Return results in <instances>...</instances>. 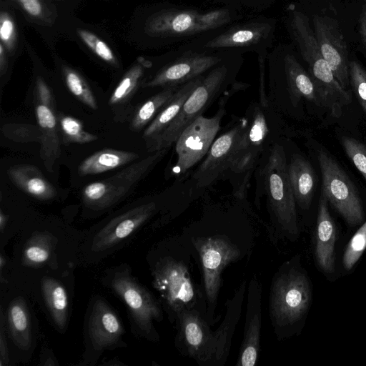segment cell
Masks as SVG:
<instances>
[{"label": "cell", "mask_w": 366, "mask_h": 366, "mask_svg": "<svg viewBox=\"0 0 366 366\" xmlns=\"http://www.w3.org/2000/svg\"><path fill=\"white\" fill-rule=\"evenodd\" d=\"M244 18V12L234 7L201 10L157 3L137 12L132 34L139 46L157 49L184 43Z\"/></svg>", "instance_id": "cell-1"}, {"label": "cell", "mask_w": 366, "mask_h": 366, "mask_svg": "<svg viewBox=\"0 0 366 366\" xmlns=\"http://www.w3.org/2000/svg\"><path fill=\"white\" fill-rule=\"evenodd\" d=\"M243 54L234 52L224 61L203 74L199 84L187 98L169 125L147 144L150 152L169 148L182 131L209 107L235 79L243 64Z\"/></svg>", "instance_id": "cell-2"}, {"label": "cell", "mask_w": 366, "mask_h": 366, "mask_svg": "<svg viewBox=\"0 0 366 366\" xmlns=\"http://www.w3.org/2000/svg\"><path fill=\"white\" fill-rule=\"evenodd\" d=\"M311 297L306 274L292 262L282 264L272 278L269 299V317L278 337L301 320Z\"/></svg>", "instance_id": "cell-3"}, {"label": "cell", "mask_w": 366, "mask_h": 366, "mask_svg": "<svg viewBox=\"0 0 366 366\" xmlns=\"http://www.w3.org/2000/svg\"><path fill=\"white\" fill-rule=\"evenodd\" d=\"M240 21V20H239ZM237 21L207 32L187 42L205 51H234L242 54H268L273 47L277 21L274 17L259 15Z\"/></svg>", "instance_id": "cell-4"}, {"label": "cell", "mask_w": 366, "mask_h": 366, "mask_svg": "<svg viewBox=\"0 0 366 366\" xmlns=\"http://www.w3.org/2000/svg\"><path fill=\"white\" fill-rule=\"evenodd\" d=\"M285 23L289 34L309 67V74L317 84L335 102L348 104L351 94L345 90L335 78L324 59L309 17L295 4L286 9Z\"/></svg>", "instance_id": "cell-5"}, {"label": "cell", "mask_w": 366, "mask_h": 366, "mask_svg": "<svg viewBox=\"0 0 366 366\" xmlns=\"http://www.w3.org/2000/svg\"><path fill=\"white\" fill-rule=\"evenodd\" d=\"M234 52L237 51L201 50L186 41L158 57L160 66L149 80L144 81L142 86H180L207 73Z\"/></svg>", "instance_id": "cell-6"}, {"label": "cell", "mask_w": 366, "mask_h": 366, "mask_svg": "<svg viewBox=\"0 0 366 366\" xmlns=\"http://www.w3.org/2000/svg\"><path fill=\"white\" fill-rule=\"evenodd\" d=\"M153 285L173 320L184 310L207 313L204 294L193 282L189 265L179 257H165L156 264Z\"/></svg>", "instance_id": "cell-7"}, {"label": "cell", "mask_w": 366, "mask_h": 366, "mask_svg": "<svg viewBox=\"0 0 366 366\" xmlns=\"http://www.w3.org/2000/svg\"><path fill=\"white\" fill-rule=\"evenodd\" d=\"M264 187L274 223L288 237L299 234L295 198L283 147L274 144L263 170Z\"/></svg>", "instance_id": "cell-8"}, {"label": "cell", "mask_w": 366, "mask_h": 366, "mask_svg": "<svg viewBox=\"0 0 366 366\" xmlns=\"http://www.w3.org/2000/svg\"><path fill=\"white\" fill-rule=\"evenodd\" d=\"M268 134V125L262 109L256 107L252 112L233 150L225 175L233 186V194L243 198L255 163L262 152Z\"/></svg>", "instance_id": "cell-9"}, {"label": "cell", "mask_w": 366, "mask_h": 366, "mask_svg": "<svg viewBox=\"0 0 366 366\" xmlns=\"http://www.w3.org/2000/svg\"><path fill=\"white\" fill-rule=\"evenodd\" d=\"M267 65L268 75L283 80L295 105L302 98L317 106L329 104L331 99L303 68L290 46H273L267 54Z\"/></svg>", "instance_id": "cell-10"}, {"label": "cell", "mask_w": 366, "mask_h": 366, "mask_svg": "<svg viewBox=\"0 0 366 366\" xmlns=\"http://www.w3.org/2000/svg\"><path fill=\"white\" fill-rule=\"evenodd\" d=\"M168 149L153 152L115 175L86 185L82 192L84 204L92 209H104L117 203L166 155Z\"/></svg>", "instance_id": "cell-11"}, {"label": "cell", "mask_w": 366, "mask_h": 366, "mask_svg": "<svg viewBox=\"0 0 366 366\" xmlns=\"http://www.w3.org/2000/svg\"><path fill=\"white\" fill-rule=\"evenodd\" d=\"M201 260L203 288L207 305L206 317L212 323L217 300L222 285V273L226 266L241 255L237 246L224 236L215 235L192 240Z\"/></svg>", "instance_id": "cell-12"}, {"label": "cell", "mask_w": 366, "mask_h": 366, "mask_svg": "<svg viewBox=\"0 0 366 366\" xmlns=\"http://www.w3.org/2000/svg\"><path fill=\"white\" fill-rule=\"evenodd\" d=\"M317 159L322 173V193L350 225L360 224L364 219L362 202L349 177L325 151L318 152Z\"/></svg>", "instance_id": "cell-13"}, {"label": "cell", "mask_w": 366, "mask_h": 366, "mask_svg": "<svg viewBox=\"0 0 366 366\" xmlns=\"http://www.w3.org/2000/svg\"><path fill=\"white\" fill-rule=\"evenodd\" d=\"M197 310H184L176 318V340L179 351L203 366H215V332L204 315Z\"/></svg>", "instance_id": "cell-14"}, {"label": "cell", "mask_w": 366, "mask_h": 366, "mask_svg": "<svg viewBox=\"0 0 366 366\" xmlns=\"http://www.w3.org/2000/svg\"><path fill=\"white\" fill-rule=\"evenodd\" d=\"M224 114L223 107H219L213 117L201 115L182 131L175 142L179 174L184 173L206 156L220 129Z\"/></svg>", "instance_id": "cell-15"}, {"label": "cell", "mask_w": 366, "mask_h": 366, "mask_svg": "<svg viewBox=\"0 0 366 366\" xmlns=\"http://www.w3.org/2000/svg\"><path fill=\"white\" fill-rule=\"evenodd\" d=\"M113 290L128 306L139 331L148 338L157 340L154 321L162 318V308L144 286L125 272H117L111 282Z\"/></svg>", "instance_id": "cell-16"}, {"label": "cell", "mask_w": 366, "mask_h": 366, "mask_svg": "<svg viewBox=\"0 0 366 366\" xmlns=\"http://www.w3.org/2000/svg\"><path fill=\"white\" fill-rule=\"evenodd\" d=\"M312 25L324 59L341 86L347 91L350 61L347 44L338 22L330 16L315 14Z\"/></svg>", "instance_id": "cell-17"}, {"label": "cell", "mask_w": 366, "mask_h": 366, "mask_svg": "<svg viewBox=\"0 0 366 366\" xmlns=\"http://www.w3.org/2000/svg\"><path fill=\"white\" fill-rule=\"evenodd\" d=\"M246 119L219 137L210 147L203 162L192 176L197 188H206L226 174L235 144L244 129Z\"/></svg>", "instance_id": "cell-18"}, {"label": "cell", "mask_w": 366, "mask_h": 366, "mask_svg": "<svg viewBox=\"0 0 366 366\" xmlns=\"http://www.w3.org/2000/svg\"><path fill=\"white\" fill-rule=\"evenodd\" d=\"M261 312L262 286L253 275L248 286L243 339L236 366L256 364L260 350Z\"/></svg>", "instance_id": "cell-19"}, {"label": "cell", "mask_w": 366, "mask_h": 366, "mask_svg": "<svg viewBox=\"0 0 366 366\" xmlns=\"http://www.w3.org/2000/svg\"><path fill=\"white\" fill-rule=\"evenodd\" d=\"M156 204L149 202L136 207L112 219L94 236L93 251L109 249L127 237L142 225L154 212Z\"/></svg>", "instance_id": "cell-20"}, {"label": "cell", "mask_w": 366, "mask_h": 366, "mask_svg": "<svg viewBox=\"0 0 366 366\" xmlns=\"http://www.w3.org/2000/svg\"><path fill=\"white\" fill-rule=\"evenodd\" d=\"M21 14L24 22L34 28L53 48L59 19V3L63 0H6Z\"/></svg>", "instance_id": "cell-21"}, {"label": "cell", "mask_w": 366, "mask_h": 366, "mask_svg": "<svg viewBox=\"0 0 366 366\" xmlns=\"http://www.w3.org/2000/svg\"><path fill=\"white\" fill-rule=\"evenodd\" d=\"M65 30L69 36L92 56L112 67H120L114 45L103 31L76 18L66 23Z\"/></svg>", "instance_id": "cell-22"}, {"label": "cell", "mask_w": 366, "mask_h": 366, "mask_svg": "<svg viewBox=\"0 0 366 366\" xmlns=\"http://www.w3.org/2000/svg\"><path fill=\"white\" fill-rule=\"evenodd\" d=\"M89 335L96 350L109 348L117 343L124 332L115 312L103 300H97L88 324Z\"/></svg>", "instance_id": "cell-23"}, {"label": "cell", "mask_w": 366, "mask_h": 366, "mask_svg": "<svg viewBox=\"0 0 366 366\" xmlns=\"http://www.w3.org/2000/svg\"><path fill=\"white\" fill-rule=\"evenodd\" d=\"M327 202L322 193L318 207L315 254L320 269L325 272L332 273L335 270L336 227L330 214Z\"/></svg>", "instance_id": "cell-24"}, {"label": "cell", "mask_w": 366, "mask_h": 366, "mask_svg": "<svg viewBox=\"0 0 366 366\" xmlns=\"http://www.w3.org/2000/svg\"><path fill=\"white\" fill-rule=\"evenodd\" d=\"M247 282L244 280L234 296L226 302V313L220 326L214 331L217 339L215 366L224 365L231 347L232 338L240 317Z\"/></svg>", "instance_id": "cell-25"}, {"label": "cell", "mask_w": 366, "mask_h": 366, "mask_svg": "<svg viewBox=\"0 0 366 366\" xmlns=\"http://www.w3.org/2000/svg\"><path fill=\"white\" fill-rule=\"evenodd\" d=\"M22 16L6 0L0 1V44L11 59H15L25 49Z\"/></svg>", "instance_id": "cell-26"}, {"label": "cell", "mask_w": 366, "mask_h": 366, "mask_svg": "<svg viewBox=\"0 0 366 366\" xmlns=\"http://www.w3.org/2000/svg\"><path fill=\"white\" fill-rule=\"evenodd\" d=\"M202 76L203 74L179 86L171 99L144 130L143 137L147 144L157 137L175 119L187 98L201 81Z\"/></svg>", "instance_id": "cell-27"}, {"label": "cell", "mask_w": 366, "mask_h": 366, "mask_svg": "<svg viewBox=\"0 0 366 366\" xmlns=\"http://www.w3.org/2000/svg\"><path fill=\"white\" fill-rule=\"evenodd\" d=\"M36 116L40 128L41 157L45 167L52 171L55 160L60 155L56 121L51 104L39 101L36 107Z\"/></svg>", "instance_id": "cell-28"}, {"label": "cell", "mask_w": 366, "mask_h": 366, "mask_svg": "<svg viewBox=\"0 0 366 366\" xmlns=\"http://www.w3.org/2000/svg\"><path fill=\"white\" fill-rule=\"evenodd\" d=\"M11 181L19 189L39 199H50L56 195L53 185L40 170L32 165L19 164L7 172Z\"/></svg>", "instance_id": "cell-29"}, {"label": "cell", "mask_w": 366, "mask_h": 366, "mask_svg": "<svg viewBox=\"0 0 366 366\" xmlns=\"http://www.w3.org/2000/svg\"><path fill=\"white\" fill-rule=\"evenodd\" d=\"M290 182L295 201L302 209L311 202L315 189V173L310 162L300 154H294L288 164Z\"/></svg>", "instance_id": "cell-30"}, {"label": "cell", "mask_w": 366, "mask_h": 366, "mask_svg": "<svg viewBox=\"0 0 366 366\" xmlns=\"http://www.w3.org/2000/svg\"><path fill=\"white\" fill-rule=\"evenodd\" d=\"M139 158L137 153L117 149L99 151L85 159L79 166L81 176L93 175L117 169Z\"/></svg>", "instance_id": "cell-31"}, {"label": "cell", "mask_w": 366, "mask_h": 366, "mask_svg": "<svg viewBox=\"0 0 366 366\" xmlns=\"http://www.w3.org/2000/svg\"><path fill=\"white\" fill-rule=\"evenodd\" d=\"M152 65V60L144 56L137 57L115 87L109 98V104L114 105L125 102L139 85L142 84L147 71L150 69Z\"/></svg>", "instance_id": "cell-32"}, {"label": "cell", "mask_w": 366, "mask_h": 366, "mask_svg": "<svg viewBox=\"0 0 366 366\" xmlns=\"http://www.w3.org/2000/svg\"><path fill=\"white\" fill-rule=\"evenodd\" d=\"M8 322L14 343L20 349H29L31 342V322L26 305L22 298H16L11 302Z\"/></svg>", "instance_id": "cell-33"}, {"label": "cell", "mask_w": 366, "mask_h": 366, "mask_svg": "<svg viewBox=\"0 0 366 366\" xmlns=\"http://www.w3.org/2000/svg\"><path fill=\"white\" fill-rule=\"evenodd\" d=\"M41 289L47 307L56 325L64 329L68 314V296L61 284L51 277H44Z\"/></svg>", "instance_id": "cell-34"}, {"label": "cell", "mask_w": 366, "mask_h": 366, "mask_svg": "<svg viewBox=\"0 0 366 366\" xmlns=\"http://www.w3.org/2000/svg\"><path fill=\"white\" fill-rule=\"evenodd\" d=\"M179 86H167L144 102L136 111L131 122L132 129L140 130L152 121L171 99Z\"/></svg>", "instance_id": "cell-35"}, {"label": "cell", "mask_w": 366, "mask_h": 366, "mask_svg": "<svg viewBox=\"0 0 366 366\" xmlns=\"http://www.w3.org/2000/svg\"><path fill=\"white\" fill-rule=\"evenodd\" d=\"M54 58L59 65L62 78L69 90L84 104L97 109L95 97L84 76L79 71L64 63L56 55Z\"/></svg>", "instance_id": "cell-36"}, {"label": "cell", "mask_w": 366, "mask_h": 366, "mask_svg": "<svg viewBox=\"0 0 366 366\" xmlns=\"http://www.w3.org/2000/svg\"><path fill=\"white\" fill-rule=\"evenodd\" d=\"M366 249V221L350 240L342 257V264L350 270Z\"/></svg>", "instance_id": "cell-37"}, {"label": "cell", "mask_w": 366, "mask_h": 366, "mask_svg": "<svg viewBox=\"0 0 366 366\" xmlns=\"http://www.w3.org/2000/svg\"><path fill=\"white\" fill-rule=\"evenodd\" d=\"M341 142L347 157L366 180V145L346 136L342 137Z\"/></svg>", "instance_id": "cell-38"}, {"label": "cell", "mask_w": 366, "mask_h": 366, "mask_svg": "<svg viewBox=\"0 0 366 366\" xmlns=\"http://www.w3.org/2000/svg\"><path fill=\"white\" fill-rule=\"evenodd\" d=\"M60 126L64 136L72 142L88 143L97 139V136L85 132L81 123L71 117H64L60 119Z\"/></svg>", "instance_id": "cell-39"}, {"label": "cell", "mask_w": 366, "mask_h": 366, "mask_svg": "<svg viewBox=\"0 0 366 366\" xmlns=\"http://www.w3.org/2000/svg\"><path fill=\"white\" fill-rule=\"evenodd\" d=\"M350 81L366 114V70L357 61L349 62Z\"/></svg>", "instance_id": "cell-40"}, {"label": "cell", "mask_w": 366, "mask_h": 366, "mask_svg": "<svg viewBox=\"0 0 366 366\" xmlns=\"http://www.w3.org/2000/svg\"><path fill=\"white\" fill-rule=\"evenodd\" d=\"M214 4H222V6L234 7L254 13H259L272 7L277 0H207Z\"/></svg>", "instance_id": "cell-41"}, {"label": "cell", "mask_w": 366, "mask_h": 366, "mask_svg": "<svg viewBox=\"0 0 366 366\" xmlns=\"http://www.w3.org/2000/svg\"><path fill=\"white\" fill-rule=\"evenodd\" d=\"M50 256V249L45 241L36 239L26 247L23 253L24 262L34 265L46 262Z\"/></svg>", "instance_id": "cell-42"}, {"label": "cell", "mask_w": 366, "mask_h": 366, "mask_svg": "<svg viewBox=\"0 0 366 366\" xmlns=\"http://www.w3.org/2000/svg\"><path fill=\"white\" fill-rule=\"evenodd\" d=\"M267 54H258L257 62L259 71V81H260V102L263 107H266L268 104V100L267 99L265 94V79H266V66H267Z\"/></svg>", "instance_id": "cell-43"}, {"label": "cell", "mask_w": 366, "mask_h": 366, "mask_svg": "<svg viewBox=\"0 0 366 366\" xmlns=\"http://www.w3.org/2000/svg\"><path fill=\"white\" fill-rule=\"evenodd\" d=\"M3 314L1 313V335H0V365H7L9 362V354L6 341L3 331Z\"/></svg>", "instance_id": "cell-44"}, {"label": "cell", "mask_w": 366, "mask_h": 366, "mask_svg": "<svg viewBox=\"0 0 366 366\" xmlns=\"http://www.w3.org/2000/svg\"><path fill=\"white\" fill-rule=\"evenodd\" d=\"M11 61L12 59L4 47L0 44V75L1 77L7 74Z\"/></svg>", "instance_id": "cell-45"}, {"label": "cell", "mask_w": 366, "mask_h": 366, "mask_svg": "<svg viewBox=\"0 0 366 366\" xmlns=\"http://www.w3.org/2000/svg\"><path fill=\"white\" fill-rule=\"evenodd\" d=\"M359 31L362 41L366 49V0L363 1L359 18Z\"/></svg>", "instance_id": "cell-46"}, {"label": "cell", "mask_w": 366, "mask_h": 366, "mask_svg": "<svg viewBox=\"0 0 366 366\" xmlns=\"http://www.w3.org/2000/svg\"><path fill=\"white\" fill-rule=\"evenodd\" d=\"M7 221L6 216L3 213L2 211L0 212V229L3 231Z\"/></svg>", "instance_id": "cell-47"}]
</instances>
